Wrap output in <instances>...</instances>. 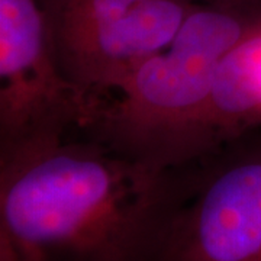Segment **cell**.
Segmentation results:
<instances>
[{
	"label": "cell",
	"instance_id": "3957f363",
	"mask_svg": "<svg viewBox=\"0 0 261 261\" xmlns=\"http://www.w3.org/2000/svg\"><path fill=\"white\" fill-rule=\"evenodd\" d=\"M170 170L173 205L147 261H261V125Z\"/></svg>",
	"mask_w": 261,
	"mask_h": 261
},
{
	"label": "cell",
	"instance_id": "7a4b0ae2",
	"mask_svg": "<svg viewBox=\"0 0 261 261\" xmlns=\"http://www.w3.org/2000/svg\"><path fill=\"white\" fill-rule=\"evenodd\" d=\"M260 23L252 10L196 8L167 47L94 96L82 129L159 167L200 152L216 71Z\"/></svg>",
	"mask_w": 261,
	"mask_h": 261
},
{
	"label": "cell",
	"instance_id": "5b68a950",
	"mask_svg": "<svg viewBox=\"0 0 261 261\" xmlns=\"http://www.w3.org/2000/svg\"><path fill=\"white\" fill-rule=\"evenodd\" d=\"M196 8L189 0H144L121 18L57 45L65 75L92 99L167 47Z\"/></svg>",
	"mask_w": 261,
	"mask_h": 261
},
{
	"label": "cell",
	"instance_id": "6da1fadb",
	"mask_svg": "<svg viewBox=\"0 0 261 261\" xmlns=\"http://www.w3.org/2000/svg\"><path fill=\"white\" fill-rule=\"evenodd\" d=\"M171 205L170 167L83 129L0 154V261H147Z\"/></svg>",
	"mask_w": 261,
	"mask_h": 261
},
{
	"label": "cell",
	"instance_id": "277c9868",
	"mask_svg": "<svg viewBox=\"0 0 261 261\" xmlns=\"http://www.w3.org/2000/svg\"><path fill=\"white\" fill-rule=\"evenodd\" d=\"M90 108L61 68L41 0H0V154L82 129Z\"/></svg>",
	"mask_w": 261,
	"mask_h": 261
}]
</instances>
